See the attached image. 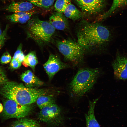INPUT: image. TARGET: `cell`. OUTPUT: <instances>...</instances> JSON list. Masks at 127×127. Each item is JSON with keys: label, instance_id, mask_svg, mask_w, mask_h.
Instances as JSON below:
<instances>
[{"label": "cell", "instance_id": "27", "mask_svg": "<svg viewBox=\"0 0 127 127\" xmlns=\"http://www.w3.org/2000/svg\"><path fill=\"white\" fill-rule=\"evenodd\" d=\"M6 30V28L4 32H3L2 35L0 37V49L2 47L4 41Z\"/></svg>", "mask_w": 127, "mask_h": 127}, {"label": "cell", "instance_id": "25", "mask_svg": "<svg viewBox=\"0 0 127 127\" xmlns=\"http://www.w3.org/2000/svg\"><path fill=\"white\" fill-rule=\"evenodd\" d=\"M21 63L16 59H12L10 63V66L12 69H16L20 67Z\"/></svg>", "mask_w": 127, "mask_h": 127}, {"label": "cell", "instance_id": "29", "mask_svg": "<svg viewBox=\"0 0 127 127\" xmlns=\"http://www.w3.org/2000/svg\"><path fill=\"white\" fill-rule=\"evenodd\" d=\"M3 107L2 104L0 103V113L3 110Z\"/></svg>", "mask_w": 127, "mask_h": 127}, {"label": "cell", "instance_id": "8", "mask_svg": "<svg viewBox=\"0 0 127 127\" xmlns=\"http://www.w3.org/2000/svg\"><path fill=\"white\" fill-rule=\"evenodd\" d=\"M115 77L117 79H127V56L117 52L115 60L112 63Z\"/></svg>", "mask_w": 127, "mask_h": 127}, {"label": "cell", "instance_id": "24", "mask_svg": "<svg viewBox=\"0 0 127 127\" xmlns=\"http://www.w3.org/2000/svg\"><path fill=\"white\" fill-rule=\"evenodd\" d=\"M8 79L4 70L0 67V86L8 81Z\"/></svg>", "mask_w": 127, "mask_h": 127}, {"label": "cell", "instance_id": "15", "mask_svg": "<svg viewBox=\"0 0 127 127\" xmlns=\"http://www.w3.org/2000/svg\"><path fill=\"white\" fill-rule=\"evenodd\" d=\"M35 13V11L33 10L28 12H19L8 16L6 18L12 22L24 24L28 21L31 17Z\"/></svg>", "mask_w": 127, "mask_h": 127}, {"label": "cell", "instance_id": "14", "mask_svg": "<svg viewBox=\"0 0 127 127\" xmlns=\"http://www.w3.org/2000/svg\"><path fill=\"white\" fill-rule=\"evenodd\" d=\"M98 98L89 101V108L85 115L86 127H100L95 116L94 110L95 105Z\"/></svg>", "mask_w": 127, "mask_h": 127}, {"label": "cell", "instance_id": "19", "mask_svg": "<svg viewBox=\"0 0 127 127\" xmlns=\"http://www.w3.org/2000/svg\"><path fill=\"white\" fill-rule=\"evenodd\" d=\"M22 63L24 66L26 67L29 66L34 71L35 67L38 63L35 52L32 51L29 53L25 56L24 59Z\"/></svg>", "mask_w": 127, "mask_h": 127}, {"label": "cell", "instance_id": "6", "mask_svg": "<svg viewBox=\"0 0 127 127\" xmlns=\"http://www.w3.org/2000/svg\"><path fill=\"white\" fill-rule=\"evenodd\" d=\"M3 102V115L6 119L24 118L29 114L33 109L30 105H22L10 99H6Z\"/></svg>", "mask_w": 127, "mask_h": 127}, {"label": "cell", "instance_id": "4", "mask_svg": "<svg viewBox=\"0 0 127 127\" xmlns=\"http://www.w3.org/2000/svg\"><path fill=\"white\" fill-rule=\"evenodd\" d=\"M55 31V29L49 22L38 18H33L28 21L27 36L39 44L49 42Z\"/></svg>", "mask_w": 127, "mask_h": 127}, {"label": "cell", "instance_id": "26", "mask_svg": "<svg viewBox=\"0 0 127 127\" xmlns=\"http://www.w3.org/2000/svg\"><path fill=\"white\" fill-rule=\"evenodd\" d=\"M22 44H20L15 52L12 59H16L19 55L22 52Z\"/></svg>", "mask_w": 127, "mask_h": 127}, {"label": "cell", "instance_id": "9", "mask_svg": "<svg viewBox=\"0 0 127 127\" xmlns=\"http://www.w3.org/2000/svg\"><path fill=\"white\" fill-rule=\"evenodd\" d=\"M43 66L50 79L59 71L68 67L67 64L62 62L58 56L53 54L50 55Z\"/></svg>", "mask_w": 127, "mask_h": 127}, {"label": "cell", "instance_id": "1", "mask_svg": "<svg viewBox=\"0 0 127 127\" xmlns=\"http://www.w3.org/2000/svg\"><path fill=\"white\" fill-rule=\"evenodd\" d=\"M77 42L85 50L101 48L110 41L111 34L106 27L98 23L83 22L76 31Z\"/></svg>", "mask_w": 127, "mask_h": 127}, {"label": "cell", "instance_id": "18", "mask_svg": "<svg viewBox=\"0 0 127 127\" xmlns=\"http://www.w3.org/2000/svg\"><path fill=\"white\" fill-rule=\"evenodd\" d=\"M45 94L39 96L36 101L38 106L40 109L46 106L55 103V98L52 95Z\"/></svg>", "mask_w": 127, "mask_h": 127}, {"label": "cell", "instance_id": "23", "mask_svg": "<svg viewBox=\"0 0 127 127\" xmlns=\"http://www.w3.org/2000/svg\"><path fill=\"white\" fill-rule=\"evenodd\" d=\"M11 59L12 57L10 54L8 52H6L4 53L1 56L0 61L2 64H6L10 62Z\"/></svg>", "mask_w": 127, "mask_h": 127}, {"label": "cell", "instance_id": "20", "mask_svg": "<svg viewBox=\"0 0 127 127\" xmlns=\"http://www.w3.org/2000/svg\"><path fill=\"white\" fill-rule=\"evenodd\" d=\"M127 4V0H113L112 4L109 9L102 16L104 19L109 16L117 8Z\"/></svg>", "mask_w": 127, "mask_h": 127}, {"label": "cell", "instance_id": "12", "mask_svg": "<svg viewBox=\"0 0 127 127\" xmlns=\"http://www.w3.org/2000/svg\"><path fill=\"white\" fill-rule=\"evenodd\" d=\"M20 78L24 83L25 86L28 87L34 88L41 86L44 84V82L30 70L23 73L21 75Z\"/></svg>", "mask_w": 127, "mask_h": 127}, {"label": "cell", "instance_id": "2", "mask_svg": "<svg viewBox=\"0 0 127 127\" xmlns=\"http://www.w3.org/2000/svg\"><path fill=\"white\" fill-rule=\"evenodd\" d=\"M1 86L0 93L2 96L23 105L35 103L39 96L46 93L43 89L28 87L13 81H8Z\"/></svg>", "mask_w": 127, "mask_h": 127}, {"label": "cell", "instance_id": "10", "mask_svg": "<svg viewBox=\"0 0 127 127\" xmlns=\"http://www.w3.org/2000/svg\"><path fill=\"white\" fill-rule=\"evenodd\" d=\"M78 6L84 13L93 14L98 13L103 9L105 0H75Z\"/></svg>", "mask_w": 127, "mask_h": 127}, {"label": "cell", "instance_id": "11", "mask_svg": "<svg viewBox=\"0 0 127 127\" xmlns=\"http://www.w3.org/2000/svg\"><path fill=\"white\" fill-rule=\"evenodd\" d=\"M49 20V23L55 29L64 30L68 28V20L62 13L54 12L50 17Z\"/></svg>", "mask_w": 127, "mask_h": 127}, {"label": "cell", "instance_id": "7", "mask_svg": "<svg viewBox=\"0 0 127 127\" xmlns=\"http://www.w3.org/2000/svg\"><path fill=\"white\" fill-rule=\"evenodd\" d=\"M60 109L55 103L46 106L41 109L38 118L41 121L48 124H57L61 122L59 117Z\"/></svg>", "mask_w": 127, "mask_h": 127}, {"label": "cell", "instance_id": "21", "mask_svg": "<svg viewBox=\"0 0 127 127\" xmlns=\"http://www.w3.org/2000/svg\"><path fill=\"white\" fill-rule=\"evenodd\" d=\"M37 6L48 8L53 4L54 0H26Z\"/></svg>", "mask_w": 127, "mask_h": 127}, {"label": "cell", "instance_id": "30", "mask_svg": "<svg viewBox=\"0 0 127 127\" xmlns=\"http://www.w3.org/2000/svg\"><path fill=\"white\" fill-rule=\"evenodd\" d=\"M3 33V32H2L1 30L0 27V37L1 36Z\"/></svg>", "mask_w": 127, "mask_h": 127}, {"label": "cell", "instance_id": "3", "mask_svg": "<svg viewBox=\"0 0 127 127\" xmlns=\"http://www.w3.org/2000/svg\"><path fill=\"white\" fill-rule=\"evenodd\" d=\"M100 74L98 68H89L79 69L70 84L72 96L78 99L90 90Z\"/></svg>", "mask_w": 127, "mask_h": 127}, {"label": "cell", "instance_id": "16", "mask_svg": "<svg viewBox=\"0 0 127 127\" xmlns=\"http://www.w3.org/2000/svg\"><path fill=\"white\" fill-rule=\"evenodd\" d=\"M64 13L66 17L74 21L80 19L82 16L81 12L71 3L67 6Z\"/></svg>", "mask_w": 127, "mask_h": 127}, {"label": "cell", "instance_id": "22", "mask_svg": "<svg viewBox=\"0 0 127 127\" xmlns=\"http://www.w3.org/2000/svg\"><path fill=\"white\" fill-rule=\"evenodd\" d=\"M71 4L69 0H56L54 5L55 10L57 12L63 13L67 6Z\"/></svg>", "mask_w": 127, "mask_h": 127}, {"label": "cell", "instance_id": "28", "mask_svg": "<svg viewBox=\"0 0 127 127\" xmlns=\"http://www.w3.org/2000/svg\"><path fill=\"white\" fill-rule=\"evenodd\" d=\"M25 56L23 52L20 53L16 59L19 62L22 63L24 61Z\"/></svg>", "mask_w": 127, "mask_h": 127}, {"label": "cell", "instance_id": "17", "mask_svg": "<svg viewBox=\"0 0 127 127\" xmlns=\"http://www.w3.org/2000/svg\"><path fill=\"white\" fill-rule=\"evenodd\" d=\"M11 127H40V125L36 121L24 117L15 121Z\"/></svg>", "mask_w": 127, "mask_h": 127}, {"label": "cell", "instance_id": "13", "mask_svg": "<svg viewBox=\"0 0 127 127\" xmlns=\"http://www.w3.org/2000/svg\"><path fill=\"white\" fill-rule=\"evenodd\" d=\"M34 8L33 5L30 2H13L4 7V9L9 12L16 13L31 11Z\"/></svg>", "mask_w": 127, "mask_h": 127}, {"label": "cell", "instance_id": "5", "mask_svg": "<svg viewBox=\"0 0 127 127\" xmlns=\"http://www.w3.org/2000/svg\"><path fill=\"white\" fill-rule=\"evenodd\" d=\"M56 45L65 59L75 66L83 62L85 50L77 42L70 39L58 41Z\"/></svg>", "mask_w": 127, "mask_h": 127}]
</instances>
